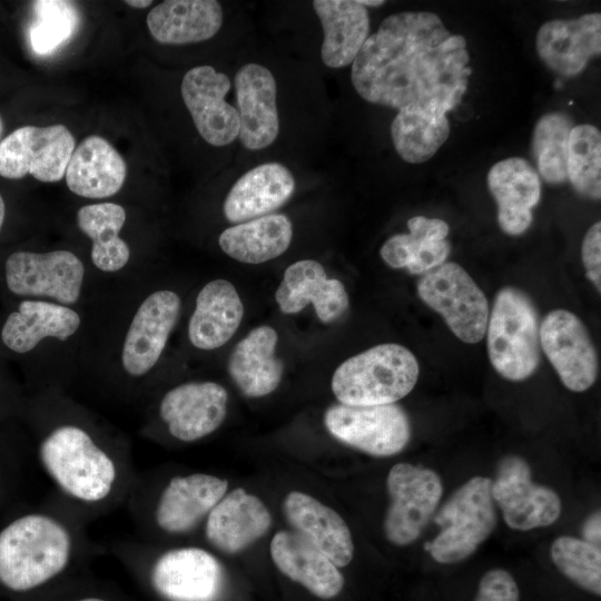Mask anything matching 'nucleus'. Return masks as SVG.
Segmentation results:
<instances>
[{"label":"nucleus","instance_id":"cd10ccee","mask_svg":"<svg viewBox=\"0 0 601 601\" xmlns=\"http://www.w3.org/2000/svg\"><path fill=\"white\" fill-rule=\"evenodd\" d=\"M126 176L127 165L122 156L100 136H89L75 148L65 173L68 188L91 199L117 194Z\"/></svg>","mask_w":601,"mask_h":601},{"label":"nucleus","instance_id":"c9c22d12","mask_svg":"<svg viewBox=\"0 0 601 601\" xmlns=\"http://www.w3.org/2000/svg\"><path fill=\"white\" fill-rule=\"evenodd\" d=\"M573 120L562 112H548L535 124L532 155L539 174L549 184H562L568 179V142Z\"/></svg>","mask_w":601,"mask_h":601},{"label":"nucleus","instance_id":"a211bd4d","mask_svg":"<svg viewBox=\"0 0 601 601\" xmlns=\"http://www.w3.org/2000/svg\"><path fill=\"white\" fill-rule=\"evenodd\" d=\"M235 92L242 145L250 150L268 147L279 131L273 73L262 65L247 63L235 76Z\"/></svg>","mask_w":601,"mask_h":601},{"label":"nucleus","instance_id":"a19ab883","mask_svg":"<svg viewBox=\"0 0 601 601\" xmlns=\"http://www.w3.org/2000/svg\"><path fill=\"white\" fill-rule=\"evenodd\" d=\"M587 277L598 292L601 290V223H594L587 231L581 247Z\"/></svg>","mask_w":601,"mask_h":601},{"label":"nucleus","instance_id":"20e7f679","mask_svg":"<svg viewBox=\"0 0 601 601\" xmlns=\"http://www.w3.org/2000/svg\"><path fill=\"white\" fill-rule=\"evenodd\" d=\"M39 457L58 486L77 500L98 502L112 490L117 474L114 461L79 426L55 428L41 442Z\"/></svg>","mask_w":601,"mask_h":601},{"label":"nucleus","instance_id":"c85d7f7f","mask_svg":"<svg viewBox=\"0 0 601 601\" xmlns=\"http://www.w3.org/2000/svg\"><path fill=\"white\" fill-rule=\"evenodd\" d=\"M244 316V305L226 279H214L198 293L195 311L188 323L190 343L204 351L225 345L237 331Z\"/></svg>","mask_w":601,"mask_h":601},{"label":"nucleus","instance_id":"dca6fc26","mask_svg":"<svg viewBox=\"0 0 601 601\" xmlns=\"http://www.w3.org/2000/svg\"><path fill=\"white\" fill-rule=\"evenodd\" d=\"M181 300L168 289L151 293L140 304L127 331L121 365L134 377L147 374L160 358L174 329Z\"/></svg>","mask_w":601,"mask_h":601},{"label":"nucleus","instance_id":"5701e85b","mask_svg":"<svg viewBox=\"0 0 601 601\" xmlns=\"http://www.w3.org/2000/svg\"><path fill=\"white\" fill-rule=\"evenodd\" d=\"M227 489V480L209 474L195 473L173 477L161 492L156 506L157 525L169 533L190 531L208 515Z\"/></svg>","mask_w":601,"mask_h":601},{"label":"nucleus","instance_id":"a18cd8bd","mask_svg":"<svg viewBox=\"0 0 601 601\" xmlns=\"http://www.w3.org/2000/svg\"><path fill=\"white\" fill-rule=\"evenodd\" d=\"M358 2L364 7H366V6L378 7V6L384 4V1H381V0H377V1L376 0L375 1L361 0Z\"/></svg>","mask_w":601,"mask_h":601},{"label":"nucleus","instance_id":"37998d69","mask_svg":"<svg viewBox=\"0 0 601 601\" xmlns=\"http://www.w3.org/2000/svg\"><path fill=\"white\" fill-rule=\"evenodd\" d=\"M126 4H128L131 8L136 9H144L147 8L149 4L152 3L150 0H127L125 1Z\"/></svg>","mask_w":601,"mask_h":601},{"label":"nucleus","instance_id":"de8ad7c7","mask_svg":"<svg viewBox=\"0 0 601 601\" xmlns=\"http://www.w3.org/2000/svg\"><path fill=\"white\" fill-rule=\"evenodd\" d=\"M2 131H3V121H2V118L0 116V141H1Z\"/></svg>","mask_w":601,"mask_h":601},{"label":"nucleus","instance_id":"58836bf2","mask_svg":"<svg viewBox=\"0 0 601 601\" xmlns=\"http://www.w3.org/2000/svg\"><path fill=\"white\" fill-rule=\"evenodd\" d=\"M36 21L30 29V43L38 55H49L75 32L78 13L68 1L32 2Z\"/></svg>","mask_w":601,"mask_h":601},{"label":"nucleus","instance_id":"f704fd0d","mask_svg":"<svg viewBox=\"0 0 601 601\" xmlns=\"http://www.w3.org/2000/svg\"><path fill=\"white\" fill-rule=\"evenodd\" d=\"M125 221L126 210L115 203L90 204L78 210V227L92 242L91 260L99 270L118 272L128 263L130 249L119 236Z\"/></svg>","mask_w":601,"mask_h":601},{"label":"nucleus","instance_id":"aec40b11","mask_svg":"<svg viewBox=\"0 0 601 601\" xmlns=\"http://www.w3.org/2000/svg\"><path fill=\"white\" fill-rule=\"evenodd\" d=\"M487 186L497 204L501 229L512 236L523 234L541 198V181L534 168L521 157L503 159L490 169Z\"/></svg>","mask_w":601,"mask_h":601},{"label":"nucleus","instance_id":"2f4dec72","mask_svg":"<svg viewBox=\"0 0 601 601\" xmlns=\"http://www.w3.org/2000/svg\"><path fill=\"white\" fill-rule=\"evenodd\" d=\"M313 7L324 31L323 62L329 68L351 65L368 38L366 8L353 0H315Z\"/></svg>","mask_w":601,"mask_h":601},{"label":"nucleus","instance_id":"1a4fd4ad","mask_svg":"<svg viewBox=\"0 0 601 601\" xmlns=\"http://www.w3.org/2000/svg\"><path fill=\"white\" fill-rule=\"evenodd\" d=\"M390 506L384 519L387 540L400 546L413 543L433 516L443 484L431 469L397 463L388 472Z\"/></svg>","mask_w":601,"mask_h":601},{"label":"nucleus","instance_id":"f3484780","mask_svg":"<svg viewBox=\"0 0 601 601\" xmlns=\"http://www.w3.org/2000/svg\"><path fill=\"white\" fill-rule=\"evenodd\" d=\"M227 391L215 382H189L168 391L159 415L169 433L179 441L193 442L216 431L227 413Z\"/></svg>","mask_w":601,"mask_h":601},{"label":"nucleus","instance_id":"6e6552de","mask_svg":"<svg viewBox=\"0 0 601 601\" xmlns=\"http://www.w3.org/2000/svg\"><path fill=\"white\" fill-rule=\"evenodd\" d=\"M327 431L342 443L373 456L400 453L411 439V424L397 404L353 406L334 404L324 415Z\"/></svg>","mask_w":601,"mask_h":601},{"label":"nucleus","instance_id":"49530a36","mask_svg":"<svg viewBox=\"0 0 601 601\" xmlns=\"http://www.w3.org/2000/svg\"><path fill=\"white\" fill-rule=\"evenodd\" d=\"M75 601H106L104 599H100V598H83V599H79V600H75Z\"/></svg>","mask_w":601,"mask_h":601},{"label":"nucleus","instance_id":"c03bdc74","mask_svg":"<svg viewBox=\"0 0 601 601\" xmlns=\"http://www.w3.org/2000/svg\"><path fill=\"white\" fill-rule=\"evenodd\" d=\"M4 218H6V204L0 194V233L3 227Z\"/></svg>","mask_w":601,"mask_h":601},{"label":"nucleus","instance_id":"b1692460","mask_svg":"<svg viewBox=\"0 0 601 601\" xmlns=\"http://www.w3.org/2000/svg\"><path fill=\"white\" fill-rule=\"evenodd\" d=\"M278 570L321 599H333L344 587L338 568L312 542L295 531H279L270 542Z\"/></svg>","mask_w":601,"mask_h":601},{"label":"nucleus","instance_id":"ddd939ff","mask_svg":"<svg viewBox=\"0 0 601 601\" xmlns=\"http://www.w3.org/2000/svg\"><path fill=\"white\" fill-rule=\"evenodd\" d=\"M540 344L566 388L584 392L593 385L597 352L578 316L566 309L551 311L540 325Z\"/></svg>","mask_w":601,"mask_h":601},{"label":"nucleus","instance_id":"a878e982","mask_svg":"<svg viewBox=\"0 0 601 601\" xmlns=\"http://www.w3.org/2000/svg\"><path fill=\"white\" fill-rule=\"evenodd\" d=\"M80 323L79 314L66 305L27 298L6 318L1 341L8 349L26 354L48 337L67 341Z\"/></svg>","mask_w":601,"mask_h":601},{"label":"nucleus","instance_id":"72a5a7b5","mask_svg":"<svg viewBox=\"0 0 601 601\" xmlns=\"http://www.w3.org/2000/svg\"><path fill=\"white\" fill-rule=\"evenodd\" d=\"M292 237L288 217L269 214L226 228L218 243L229 257L246 264H260L285 253Z\"/></svg>","mask_w":601,"mask_h":601},{"label":"nucleus","instance_id":"6ab92c4d","mask_svg":"<svg viewBox=\"0 0 601 601\" xmlns=\"http://www.w3.org/2000/svg\"><path fill=\"white\" fill-rule=\"evenodd\" d=\"M535 46L541 60L554 72L565 78L578 76L601 52V14L546 21L536 33Z\"/></svg>","mask_w":601,"mask_h":601},{"label":"nucleus","instance_id":"4c0bfd02","mask_svg":"<svg viewBox=\"0 0 601 601\" xmlns=\"http://www.w3.org/2000/svg\"><path fill=\"white\" fill-rule=\"evenodd\" d=\"M550 555L568 579L593 594H601L600 548L581 539L562 535L552 542Z\"/></svg>","mask_w":601,"mask_h":601},{"label":"nucleus","instance_id":"e433bc0d","mask_svg":"<svg viewBox=\"0 0 601 601\" xmlns=\"http://www.w3.org/2000/svg\"><path fill=\"white\" fill-rule=\"evenodd\" d=\"M566 175L575 191L587 198L601 197V134L588 124L574 126L569 135Z\"/></svg>","mask_w":601,"mask_h":601},{"label":"nucleus","instance_id":"393cba45","mask_svg":"<svg viewBox=\"0 0 601 601\" xmlns=\"http://www.w3.org/2000/svg\"><path fill=\"white\" fill-rule=\"evenodd\" d=\"M283 510L295 532L318 548L337 568L349 564L354 553L353 539L336 511L299 491L285 496Z\"/></svg>","mask_w":601,"mask_h":601},{"label":"nucleus","instance_id":"39448f33","mask_svg":"<svg viewBox=\"0 0 601 601\" xmlns=\"http://www.w3.org/2000/svg\"><path fill=\"white\" fill-rule=\"evenodd\" d=\"M489 358L506 380L523 381L540 362V325L531 298L514 287H504L495 296L486 326Z\"/></svg>","mask_w":601,"mask_h":601},{"label":"nucleus","instance_id":"ea45409f","mask_svg":"<svg viewBox=\"0 0 601 601\" xmlns=\"http://www.w3.org/2000/svg\"><path fill=\"white\" fill-rule=\"evenodd\" d=\"M514 578L503 569H492L480 580L474 601H519Z\"/></svg>","mask_w":601,"mask_h":601},{"label":"nucleus","instance_id":"79ce46f5","mask_svg":"<svg viewBox=\"0 0 601 601\" xmlns=\"http://www.w3.org/2000/svg\"><path fill=\"white\" fill-rule=\"evenodd\" d=\"M583 540L597 548L601 544V515L600 511L592 513L582 526Z\"/></svg>","mask_w":601,"mask_h":601},{"label":"nucleus","instance_id":"7c9ffc66","mask_svg":"<svg viewBox=\"0 0 601 601\" xmlns=\"http://www.w3.org/2000/svg\"><path fill=\"white\" fill-rule=\"evenodd\" d=\"M146 21L150 35L160 43H194L218 32L223 9L215 0H167L155 6Z\"/></svg>","mask_w":601,"mask_h":601},{"label":"nucleus","instance_id":"0eeeda50","mask_svg":"<svg viewBox=\"0 0 601 601\" xmlns=\"http://www.w3.org/2000/svg\"><path fill=\"white\" fill-rule=\"evenodd\" d=\"M421 299L444 318L461 341L474 344L485 333L489 303L472 277L456 263H443L417 283Z\"/></svg>","mask_w":601,"mask_h":601},{"label":"nucleus","instance_id":"7ed1b4c3","mask_svg":"<svg viewBox=\"0 0 601 601\" xmlns=\"http://www.w3.org/2000/svg\"><path fill=\"white\" fill-rule=\"evenodd\" d=\"M420 367L406 347L380 344L343 362L332 377V391L342 404H393L415 386Z\"/></svg>","mask_w":601,"mask_h":601},{"label":"nucleus","instance_id":"412c9836","mask_svg":"<svg viewBox=\"0 0 601 601\" xmlns=\"http://www.w3.org/2000/svg\"><path fill=\"white\" fill-rule=\"evenodd\" d=\"M275 299L284 314H295L312 303L323 323L336 321L348 307L342 282L327 278L324 267L313 259L298 260L286 268Z\"/></svg>","mask_w":601,"mask_h":601},{"label":"nucleus","instance_id":"f257e3e1","mask_svg":"<svg viewBox=\"0 0 601 601\" xmlns=\"http://www.w3.org/2000/svg\"><path fill=\"white\" fill-rule=\"evenodd\" d=\"M466 40L426 11L386 17L352 62L351 80L367 102L436 122L462 101L472 69Z\"/></svg>","mask_w":601,"mask_h":601},{"label":"nucleus","instance_id":"4468645a","mask_svg":"<svg viewBox=\"0 0 601 601\" xmlns=\"http://www.w3.org/2000/svg\"><path fill=\"white\" fill-rule=\"evenodd\" d=\"M155 590L168 601H217L224 588L219 561L200 548L162 553L151 569Z\"/></svg>","mask_w":601,"mask_h":601},{"label":"nucleus","instance_id":"c756f323","mask_svg":"<svg viewBox=\"0 0 601 601\" xmlns=\"http://www.w3.org/2000/svg\"><path fill=\"white\" fill-rule=\"evenodd\" d=\"M276 331L267 325L252 329L238 342L228 358V373L248 397H262L274 392L284 372L276 357Z\"/></svg>","mask_w":601,"mask_h":601},{"label":"nucleus","instance_id":"9d476101","mask_svg":"<svg viewBox=\"0 0 601 601\" xmlns=\"http://www.w3.org/2000/svg\"><path fill=\"white\" fill-rule=\"evenodd\" d=\"M85 278L80 258L69 250H19L4 262V282L14 295L51 298L61 305L78 302Z\"/></svg>","mask_w":601,"mask_h":601},{"label":"nucleus","instance_id":"9b49d317","mask_svg":"<svg viewBox=\"0 0 601 601\" xmlns=\"http://www.w3.org/2000/svg\"><path fill=\"white\" fill-rule=\"evenodd\" d=\"M75 148V138L63 125L17 128L0 141V176L20 179L31 175L42 183L59 181Z\"/></svg>","mask_w":601,"mask_h":601},{"label":"nucleus","instance_id":"f8f14e48","mask_svg":"<svg viewBox=\"0 0 601 601\" xmlns=\"http://www.w3.org/2000/svg\"><path fill=\"white\" fill-rule=\"evenodd\" d=\"M492 496L505 524L518 531L549 526L562 510L558 493L534 483L529 463L518 455L500 460L492 480Z\"/></svg>","mask_w":601,"mask_h":601},{"label":"nucleus","instance_id":"f03ea898","mask_svg":"<svg viewBox=\"0 0 601 601\" xmlns=\"http://www.w3.org/2000/svg\"><path fill=\"white\" fill-rule=\"evenodd\" d=\"M71 553L68 530L43 514L21 516L0 532V583L23 592L58 575Z\"/></svg>","mask_w":601,"mask_h":601},{"label":"nucleus","instance_id":"473e14b6","mask_svg":"<svg viewBox=\"0 0 601 601\" xmlns=\"http://www.w3.org/2000/svg\"><path fill=\"white\" fill-rule=\"evenodd\" d=\"M407 227L410 234L390 237L380 250L388 266L424 275L445 263L451 244L445 239L449 225L444 220L414 216L407 220Z\"/></svg>","mask_w":601,"mask_h":601},{"label":"nucleus","instance_id":"423d86ee","mask_svg":"<svg viewBox=\"0 0 601 601\" xmlns=\"http://www.w3.org/2000/svg\"><path fill=\"white\" fill-rule=\"evenodd\" d=\"M497 516L492 496V480L474 476L461 485L434 516L441 528L425 543V551L437 563L452 564L472 555L491 535Z\"/></svg>","mask_w":601,"mask_h":601},{"label":"nucleus","instance_id":"bb28decb","mask_svg":"<svg viewBox=\"0 0 601 601\" xmlns=\"http://www.w3.org/2000/svg\"><path fill=\"white\" fill-rule=\"evenodd\" d=\"M295 180L279 162H267L245 173L230 188L224 201V215L230 223H244L284 205L293 195Z\"/></svg>","mask_w":601,"mask_h":601},{"label":"nucleus","instance_id":"4be33fe9","mask_svg":"<svg viewBox=\"0 0 601 601\" xmlns=\"http://www.w3.org/2000/svg\"><path fill=\"white\" fill-rule=\"evenodd\" d=\"M270 524L266 505L256 495L237 487L208 513L205 532L216 549L235 554L265 535Z\"/></svg>","mask_w":601,"mask_h":601},{"label":"nucleus","instance_id":"2eb2a0df","mask_svg":"<svg viewBox=\"0 0 601 601\" xmlns=\"http://www.w3.org/2000/svg\"><path fill=\"white\" fill-rule=\"evenodd\" d=\"M230 81L211 66L188 70L181 81V97L195 127L211 146L223 147L239 134V118L235 107L225 100Z\"/></svg>","mask_w":601,"mask_h":601}]
</instances>
